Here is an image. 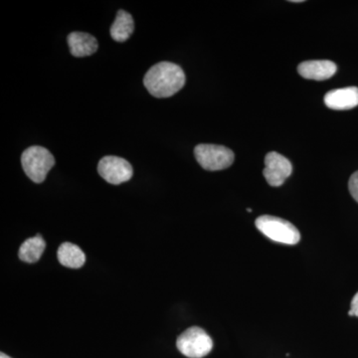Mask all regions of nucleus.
Here are the masks:
<instances>
[{
	"label": "nucleus",
	"instance_id": "1",
	"mask_svg": "<svg viewBox=\"0 0 358 358\" xmlns=\"http://www.w3.org/2000/svg\"><path fill=\"white\" fill-rule=\"evenodd\" d=\"M143 84L150 95L155 98H169L183 88L185 74L174 63L160 62L148 71Z\"/></svg>",
	"mask_w": 358,
	"mask_h": 358
},
{
	"label": "nucleus",
	"instance_id": "2",
	"mask_svg": "<svg viewBox=\"0 0 358 358\" xmlns=\"http://www.w3.org/2000/svg\"><path fill=\"white\" fill-rule=\"evenodd\" d=\"M257 229L272 241L286 245H296L301 241L299 230L285 219L263 215L256 219Z\"/></svg>",
	"mask_w": 358,
	"mask_h": 358
},
{
	"label": "nucleus",
	"instance_id": "3",
	"mask_svg": "<svg viewBox=\"0 0 358 358\" xmlns=\"http://www.w3.org/2000/svg\"><path fill=\"white\" fill-rule=\"evenodd\" d=\"M21 164L26 176L33 182L41 183L46 179L52 167L55 166V159L47 148L34 145L24 150L21 157Z\"/></svg>",
	"mask_w": 358,
	"mask_h": 358
},
{
	"label": "nucleus",
	"instance_id": "4",
	"mask_svg": "<svg viewBox=\"0 0 358 358\" xmlns=\"http://www.w3.org/2000/svg\"><path fill=\"white\" fill-rule=\"evenodd\" d=\"M176 346L186 357L202 358L210 353L213 341L201 327H192L178 336Z\"/></svg>",
	"mask_w": 358,
	"mask_h": 358
},
{
	"label": "nucleus",
	"instance_id": "5",
	"mask_svg": "<svg viewBox=\"0 0 358 358\" xmlns=\"http://www.w3.org/2000/svg\"><path fill=\"white\" fill-rule=\"evenodd\" d=\"M194 155L202 169L209 171L228 169L235 159L232 150L223 145H199L195 148Z\"/></svg>",
	"mask_w": 358,
	"mask_h": 358
},
{
	"label": "nucleus",
	"instance_id": "6",
	"mask_svg": "<svg viewBox=\"0 0 358 358\" xmlns=\"http://www.w3.org/2000/svg\"><path fill=\"white\" fill-rule=\"evenodd\" d=\"M98 173L110 185H119L133 178L134 171L131 164L119 157H103L98 164Z\"/></svg>",
	"mask_w": 358,
	"mask_h": 358
},
{
	"label": "nucleus",
	"instance_id": "7",
	"mask_svg": "<svg viewBox=\"0 0 358 358\" xmlns=\"http://www.w3.org/2000/svg\"><path fill=\"white\" fill-rule=\"evenodd\" d=\"M293 173V166L288 159L278 152H268L265 157V169L263 174L266 180L273 187L284 185L286 179Z\"/></svg>",
	"mask_w": 358,
	"mask_h": 358
},
{
	"label": "nucleus",
	"instance_id": "8",
	"mask_svg": "<svg viewBox=\"0 0 358 358\" xmlns=\"http://www.w3.org/2000/svg\"><path fill=\"white\" fill-rule=\"evenodd\" d=\"M324 103L331 110H350L358 106L357 87L336 89L324 96Z\"/></svg>",
	"mask_w": 358,
	"mask_h": 358
},
{
	"label": "nucleus",
	"instance_id": "9",
	"mask_svg": "<svg viewBox=\"0 0 358 358\" xmlns=\"http://www.w3.org/2000/svg\"><path fill=\"white\" fill-rule=\"evenodd\" d=\"M338 67L329 60H313L301 63L298 67L299 74L305 79L324 81L334 76Z\"/></svg>",
	"mask_w": 358,
	"mask_h": 358
},
{
	"label": "nucleus",
	"instance_id": "10",
	"mask_svg": "<svg viewBox=\"0 0 358 358\" xmlns=\"http://www.w3.org/2000/svg\"><path fill=\"white\" fill-rule=\"evenodd\" d=\"M67 40L71 54L75 57H86L98 50V41L88 33L73 32Z\"/></svg>",
	"mask_w": 358,
	"mask_h": 358
},
{
	"label": "nucleus",
	"instance_id": "11",
	"mask_svg": "<svg viewBox=\"0 0 358 358\" xmlns=\"http://www.w3.org/2000/svg\"><path fill=\"white\" fill-rule=\"evenodd\" d=\"M58 260L61 265L71 268H79L83 267L86 262V256L77 245L65 242L59 247Z\"/></svg>",
	"mask_w": 358,
	"mask_h": 358
},
{
	"label": "nucleus",
	"instance_id": "12",
	"mask_svg": "<svg viewBox=\"0 0 358 358\" xmlns=\"http://www.w3.org/2000/svg\"><path fill=\"white\" fill-rule=\"evenodd\" d=\"M134 23L133 16L124 10H120L117 17L110 27V36L115 41L122 43L131 36L134 33Z\"/></svg>",
	"mask_w": 358,
	"mask_h": 358
},
{
	"label": "nucleus",
	"instance_id": "13",
	"mask_svg": "<svg viewBox=\"0 0 358 358\" xmlns=\"http://www.w3.org/2000/svg\"><path fill=\"white\" fill-rule=\"evenodd\" d=\"M45 248H46V243H45L43 238L41 237V235H37V236L29 238L23 242L18 256L23 262L36 263L41 258Z\"/></svg>",
	"mask_w": 358,
	"mask_h": 358
},
{
	"label": "nucleus",
	"instance_id": "14",
	"mask_svg": "<svg viewBox=\"0 0 358 358\" xmlns=\"http://www.w3.org/2000/svg\"><path fill=\"white\" fill-rule=\"evenodd\" d=\"M348 189L355 201L358 202V171L350 176V181H348Z\"/></svg>",
	"mask_w": 358,
	"mask_h": 358
},
{
	"label": "nucleus",
	"instance_id": "15",
	"mask_svg": "<svg viewBox=\"0 0 358 358\" xmlns=\"http://www.w3.org/2000/svg\"><path fill=\"white\" fill-rule=\"evenodd\" d=\"M348 315H350V317H358V292L355 294V296H353Z\"/></svg>",
	"mask_w": 358,
	"mask_h": 358
},
{
	"label": "nucleus",
	"instance_id": "16",
	"mask_svg": "<svg viewBox=\"0 0 358 358\" xmlns=\"http://www.w3.org/2000/svg\"><path fill=\"white\" fill-rule=\"evenodd\" d=\"M0 358H11V357H9L8 355H6V353L1 352V353H0Z\"/></svg>",
	"mask_w": 358,
	"mask_h": 358
}]
</instances>
